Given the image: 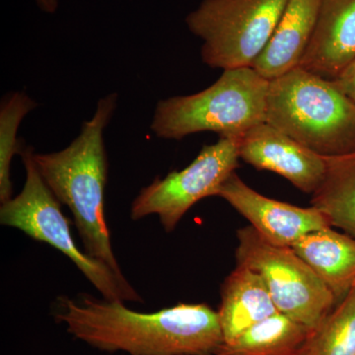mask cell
Listing matches in <instances>:
<instances>
[{"label": "cell", "instance_id": "d6986e66", "mask_svg": "<svg viewBox=\"0 0 355 355\" xmlns=\"http://www.w3.org/2000/svg\"><path fill=\"white\" fill-rule=\"evenodd\" d=\"M333 83L336 87L355 103V60L347 67L342 73L336 77Z\"/></svg>", "mask_w": 355, "mask_h": 355}, {"label": "cell", "instance_id": "277c9868", "mask_svg": "<svg viewBox=\"0 0 355 355\" xmlns=\"http://www.w3.org/2000/svg\"><path fill=\"white\" fill-rule=\"evenodd\" d=\"M268 86L270 80L252 67L223 70L200 92L159 101L150 130L163 139L181 140L203 132L240 137L265 123Z\"/></svg>", "mask_w": 355, "mask_h": 355}, {"label": "cell", "instance_id": "3957f363", "mask_svg": "<svg viewBox=\"0 0 355 355\" xmlns=\"http://www.w3.org/2000/svg\"><path fill=\"white\" fill-rule=\"evenodd\" d=\"M266 121L323 157L355 151V103L302 67L270 80Z\"/></svg>", "mask_w": 355, "mask_h": 355}, {"label": "cell", "instance_id": "7a4b0ae2", "mask_svg": "<svg viewBox=\"0 0 355 355\" xmlns=\"http://www.w3.org/2000/svg\"><path fill=\"white\" fill-rule=\"evenodd\" d=\"M118 104L112 93L97 103L94 116L84 121L80 133L67 148L32 157L44 181L62 205L71 211L84 251L121 272L112 248L105 217L108 158L104 132Z\"/></svg>", "mask_w": 355, "mask_h": 355}, {"label": "cell", "instance_id": "2e32d148", "mask_svg": "<svg viewBox=\"0 0 355 355\" xmlns=\"http://www.w3.org/2000/svg\"><path fill=\"white\" fill-rule=\"evenodd\" d=\"M310 329L277 313L254 324L216 355H298Z\"/></svg>", "mask_w": 355, "mask_h": 355}, {"label": "cell", "instance_id": "ffe728a7", "mask_svg": "<svg viewBox=\"0 0 355 355\" xmlns=\"http://www.w3.org/2000/svg\"><path fill=\"white\" fill-rule=\"evenodd\" d=\"M40 8L46 13H55L58 7V0H36Z\"/></svg>", "mask_w": 355, "mask_h": 355}, {"label": "cell", "instance_id": "7c38bea8", "mask_svg": "<svg viewBox=\"0 0 355 355\" xmlns=\"http://www.w3.org/2000/svg\"><path fill=\"white\" fill-rule=\"evenodd\" d=\"M322 0H287L272 38L252 69L268 80L300 64L316 27Z\"/></svg>", "mask_w": 355, "mask_h": 355}, {"label": "cell", "instance_id": "44dd1931", "mask_svg": "<svg viewBox=\"0 0 355 355\" xmlns=\"http://www.w3.org/2000/svg\"><path fill=\"white\" fill-rule=\"evenodd\" d=\"M214 355H216V354H214Z\"/></svg>", "mask_w": 355, "mask_h": 355}, {"label": "cell", "instance_id": "6da1fadb", "mask_svg": "<svg viewBox=\"0 0 355 355\" xmlns=\"http://www.w3.org/2000/svg\"><path fill=\"white\" fill-rule=\"evenodd\" d=\"M90 295L58 301L55 318L70 335L104 352L130 355H214L224 340L218 313L207 304H179L155 313Z\"/></svg>", "mask_w": 355, "mask_h": 355}, {"label": "cell", "instance_id": "52a82bcc", "mask_svg": "<svg viewBox=\"0 0 355 355\" xmlns=\"http://www.w3.org/2000/svg\"><path fill=\"white\" fill-rule=\"evenodd\" d=\"M237 239L236 263L263 277L279 313L312 330L334 309L333 293L292 247L270 244L251 226Z\"/></svg>", "mask_w": 355, "mask_h": 355}, {"label": "cell", "instance_id": "5bb4252c", "mask_svg": "<svg viewBox=\"0 0 355 355\" xmlns=\"http://www.w3.org/2000/svg\"><path fill=\"white\" fill-rule=\"evenodd\" d=\"M292 249L330 289L338 304L355 286V238L335 227L303 236Z\"/></svg>", "mask_w": 355, "mask_h": 355}, {"label": "cell", "instance_id": "9c48e42d", "mask_svg": "<svg viewBox=\"0 0 355 355\" xmlns=\"http://www.w3.org/2000/svg\"><path fill=\"white\" fill-rule=\"evenodd\" d=\"M216 197L223 198L270 244L292 247L303 236L331 226L316 207H300L261 195L232 173L219 187Z\"/></svg>", "mask_w": 355, "mask_h": 355}, {"label": "cell", "instance_id": "ac0fdd59", "mask_svg": "<svg viewBox=\"0 0 355 355\" xmlns=\"http://www.w3.org/2000/svg\"><path fill=\"white\" fill-rule=\"evenodd\" d=\"M38 104L23 92L13 93L2 102L0 109V202L12 198L11 163L19 153V142L16 139L23 119L36 109Z\"/></svg>", "mask_w": 355, "mask_h": 355}, {"label": "cell", "instance_id": "5b68a950", "mask_svg": "<svg viewBox=\"0 0 355 355\" xmlns=\"http://www.w3.org/2000/svg\"><path fill=\"white\" fill-rule=\"evenodd\" d=\"M26 181L19 195L0 207V223L22 231L32 239L46 243L65 254L84 277L101 293L102 297L121 302H144L123 272L93 258L79 249L69 219L60 203L40 174L33 160L32 148H21Z\"/></svg>", "mask_w": 355, "mask_h": 355}, {"label": "cell", "instance_id": "30bf717a", "mask_svg": "<svg viewBox=\"0 0 355 355\" xmlns=\"http://www.w3.org/2000/svg\"><path fill=\"white\" fill-rule=\"evenodd\" d=\"M239 155L258 170L277 173L303 193L323 182L326 160L270 123H261L239 137Z\"/></svg>", "mask_w": 355, "mask_h": 355}, {"label": "cell", "instance_id": "8fae6325", "mask_svg": "<svg viewBox=\"0 0 355 355\" xmlns=\"http://www.w3.org/2000/svg\"><path fill=\"white\" fill-rule=\"evenodd\" d=\"M355 60V0H322L316 27L299 67L335 80Z\"/></svg>", "mask_w": 355, "mask_h": 355}, {"label": "cell", "instance_id": "e0dca14e", "mask_svg": "<svg viewBox=\"0 0 355 355\" xmlns=\"http://www.w3.org/2000/svg\"><path fill=\"white\" fill-rule=\"evenodd\" d=\"M298 355H355V286L310 331Z\"/></svg>", "mask_w": 355, "mask_h": 355}, {"label": "cell", "instance_id": "8992f818", "mask_svg": "<svg viewBox=\"0 0 355 355\" xmlns=\"http://www.w3.org/2000/svg\"><path fill=\"white\" fill-rule=\"evenodd\" d=\"M287 0H202L186 24L202 41L203 64L252 67L272 38Z\"/></svg>", "mask_w": 355, "mask_h": 355}, {"label": "cell", "instance_id": "ba28073f", "mask_svg": "<svg viewBox=\"0 0 355 355\" xmlns=\"http://www.w3.org/2000/svg\"><path fill=\"white\" fill-rule=\"evenodd\" d=\"M239 137H219L205 146L181 171L154 180L142 189L130 207L132 220L157 216L166 232H172L196 203L216 197L217 190L239 165Z\"/></svg>", "mask_w": 355, "mask_h": 355}, {"label": "cell", "instance_id": "4fadbf2b", "mask_svg": "<svg viewBox=\"0 0 355 355\" xmlns=\"http://www.w3.org/2000/svg\"><path fill=\"white\" fill-rule=\"evenodd\" d=\"M217 313L224 343H230L279 311L263 277L247 266L237 265L222 284Z\"/></svg>", "mask_w": 355, "mask_h": 355}, {"label": "cell", "instance_id": "9a60e30c", "mask_svg": "<svg viewBox=\"0 0 355 355\" xmlns=\"http://www.w3.org/2000/svg\"><path fill=\"white\" fill-rule=\"evenodd\" d=\"M324 160L323 182L312 193L311 205L327 217L331 227L355 238V151Z\"/></svg>", "mask_w": 355, "mask_h": 355}]
</instances>
